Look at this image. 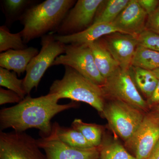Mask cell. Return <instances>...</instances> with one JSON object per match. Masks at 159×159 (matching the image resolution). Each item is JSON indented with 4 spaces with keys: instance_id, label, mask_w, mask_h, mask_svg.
<instances>
[{
    "instance_id": "1",
    "label": "cell",
    "mask_w": 159,
    "mask_h": 159,
    "mask_svg": "<svg viewBox=\"0 0 159 159\" xmlns=\"http://www.w3.org/2000/svg\"><path fill=\"white\" fill-rule=\"evenodd\" d=\"M59 100L49 93L36 98L29 95L16 105L2 109L0 111L1 131L11 128L15 131L23 132L35 128L39 130L41 137L48 136L52 131L51 119L63 111L77 106L74 102L59 104Z\"/></svg>"
},
{
    "instance_id": "2",
    "label": "cell",
    "mask_w": 159,
    "mask_h": 159,
    "mask_svg": "<svg viewBox=\"0 0 159 159\" xmlns=\"http://www.w3.org/2000/svg\"><path fill=\"white\" fill-rule=\"evenodd\" d=\"M76 2L74 0H46L29 8L20 19L24 25L21 32L25 43L42 37L50 31L55 32Z\"/></svg>"
},
{
    "instance_id": "3",
    "label": "cell",
    "mask_w": 159,
    "mask_h": 159,
    "mask_svg": "<svg viewBox=\"0 0 159 159\" xmlns=\"http://www.w3.org/2000/svg\"><path fill=\"white\" fill-rule=\"evenodd\" d=\"M65 69L63 77L54 80L48 93L54 95L58 100L69 99L85 102L102 113L106 97L102 87L92 82L68 66H65Z\"/></svg>"
},
{
    "instance_id": "4",
    "label": "cell",
    "mask_w": 159,
    "mask_h": 159,
    "mask_svg": "<svg viewBox=\"0 0 159 159\" xmlns=\"http://www.w3.org/2000/svg\"><path fill=\"white\" fill-rule=\"evenodd\" d=\"M102 114L111 129L126 143L134 136L145 116L140 109L114 99L105 104Z\"/></svg>"
},
{
    "instance_id": "5",
    "label": "cell",
    "mask_w": 159,
    "mask_h": 159,
    "mask_svg": "<svg viewBox=\"0 0 159 159\" xmlns=\"http://www.w3.org/2000/svg\"><path fill=\"white\" fill-rule=\"evenodd\" d=\"M41 45L40 51L29 63L23 79L24 90L29 96L32 89L37 88L46 71L52 66L55 59L65 52L66 44L55 39L53 34L43 36Z\"/></svg>"
},
{
    "instance_id": "6",
    "label": "cell",
    "mask_w": 159,
    "mask_h": 159,
    "mask_svg": "<svg viewBox=\"0 0 159 159\" xmlns=\"http://www.w3.org/2000/svg\"><path fill=\"white\" fill-rule=\"evenodd\" d=\"M58 65L70 66L100 86L105 83V80L98 70L93 53L87 44H66L64 54L57 57L52 66Z\"/></svg>"
},
{
    "instance_id": "7",
    "label": "cell",
    "mask_w": 159,
    "mask_h": 159,
    "mask_svg": "<svg viewBox=\"0 0 159 159\" xmlns=\"http://www.w3.org/2000/svg\"><path fill=\"white\" fill-rule=\"evenodd\" d=\"M37 140L25 132H0V159H47Z\"/></svg>"
},
{
    "instance_id": "8",
    "label": "cell",
    "mask_w": 159,
    "mask_h": 159,
    "mask_svg": "<svg viewBox=\"0 0 159 159\" xmlns=\"http://www.w3.org/2000/svg\"><path fill=\"white\" fill-rule=\"evenodd\" d=\"M105 97L118 99L146 111L148 105L137 89L132 78L129 70L119 67L111 75L105 80L102 86Z\"/></svg>"
},
{
    "instance_id": "9",
    "label": "cell",
    "mask_w": 159,
    "mask_h": 159,
    "mask_svg": "<svg viewBox=\"0 0 159 159\" xmlns=\"http://www.w3.org/2000/svg\"><path fill=\"white\" fill-rule=\"evenodd\" d=\"M102 0H78L55 31L57 35L68 36L84 31L93 23Z\"/></svg>"
},
{
    "instance_id": "10",
    "label": "cell",
    "mask_w": 159,
    "mask_h": 159,
    "mask_svg": "<svg viewBox=\"0 0 159 159\" xmlns=\"http://www.w3.org/2000/svg\"><path fill=\"white\" fill-rule=\"evenodd\" d=\"M159 140V119L151 112L143 121L130 141L126 143L133 149L137 159H148Z\"/></svg>"
},
{
    "instance_id": "11",
    "label": "cell",
    "mask_w": 159,
    "mask_h": 159,
    "mask_svg": "<svg viewBox=\"0 0 159 159\" xmlns=\"http://www.w3.org/2000/svg\"><path fill=\"white\" fill-rule=\"evenodd\" d=\"M38 145L44 151L47 159H98V147L80 149L73 148L59 140L51 131L48 136L37 140Z\"/></svg>"
},
{
    "instance_id": "12",
    "label": "cell",
    "mask_w": 159,
    "mask_h": 159,
    "mask_svg": "<svg viewBox=\"0 0 159 159\" xmlns=\"http://www.w3.org/2000/svg\"><path fill=\"white\" fill-rule=\"evenodd\" d=\"M103 42L106 48L123 70H129L137 46L136 36L122 33L111 34Z\"/></svg>"
},
{
    "instance_id": "13",
    "label": "cell",
    "mask_w": 159,
    "mask_h": 159,
    "mask_svg": "<svg viewBox=\"0 0 159 159\" xmlns=\"http://www.w3.org/2000/svg\"><path fill=\"white\" fill-rule=\"evenodd\" d=\"M148 16L137 0H129L112 24L121 33L137 36L146 29Z\"/></svg>"
},
{
    "instance_id": "14",
    "label": "cell",
    "mask_w": 159,
    "mask_h": 159,
    "mask_svg": "<svg viewBox=\"0 0 159 159\" xmlns=\"http://www.w3.org/2000/svg\"><path fill=\"white\" fill-rule=\"evenodd\" d=\"M118 32L121 33L112 23H99L93 24L88 29L77 34L68 36L55 35V38L65 44H88L99 39L104 35Z\"/></svg>"
},
{
    "instance_id": "15",
    "label": "cell",
    "mask_w": 159,
    "mask_h": 159,
    "mask_svg": "<svg viewBox=\"0 0 159 159\" xmlns=\"http://www.w3.org/2000/svg\"><path fill=\"white\" fill-rule=\"evenodd\" d=\"M38 50L29 47L23 50H10L0 54V66L13 71L20 76L27 70L29 63L38 54Z\"/></svg>"
},
{
    "instance_id": "16",
    "label": "cell",
    "mask_w": 159,
    "mask_h": 159,
    "mask_svg": "<svg viewBox=\"0 0 159 159\" xmlns=\"http://www.w3.org/2000/svg\"><path fill=\"white\" fill-rule=\"evenodd\" d=\"M93 53L95 64L105 80L110 77L120 67L104 43L99 39L88 44Z\"/></svg>"
},
{
    "instance_id": "17",
    "label": "cell",
    "mask_w": 159,
    "mask_h": 159,
    "mask_svg": "<svg viewBox=\"0 0 159 159\" xmlns=\"http://www.w3.org/2000/svg\"><path fill=\"white\" fill-rule=\"evenodd\" d=\"M52 131L60 141L73 148L88 149L95 147L82 134L72 127H62L55 122L52 124Z\"/></svg>"
},
{
    "instance_id": "18",
    "label": "cell",
    "mask_w": 159,
    "mask_h": 159,
    "mask_svg": "<svg viewBox=\"0 0 159 159\" xmlns=\"http://www.w3.org/2000/svg\"><path fill=\"white\" fill-rule=\"evenodd\" d=\"M129 2V0L103 1L97 10L93 24H111Z\"/></svg>"
},
{
    "instance_id": "19",
    "label": "cell",
    "mask_w": 159,
    "mask_h": 159,
    "mask_svg": "<svg viewBox=\"0 0 159 159\" xmlns=\"http://www.w3.org/2000/svg\"><path fill=\"white\" fill-rule=\"evenodd\" d=\"M131 66L150 71L159 68V52L138 45L132 61Z\"/></svg>"
},
{
    "instance_id": "20",
    "label": "cell",
    "mask_w": 159,
    "mask_h": 159,
    "mask_svg": "<svg viewBox=\"0 0 159 159\" xmlns=\"http://www.w3.org/2000/svg\"><path fill=\"white\" fill-rule=\"evenodd\" d=\"M132 67L137 86L145 97L149 99L156 88L159 79L152 71Z\"/></svg>"
},
{
    "instance_id": "21",
    "label": "cell",
    "mask_w": 159,
    "mask_h": 159,
    "mask_svg": "<svg viewBox=\"0 0 159 159\" xmlns=\"http://www.w3.org/2000/svg\"><path fill=\"white\" fill-rule=\"evenodd\" d=\"M72 128L82 134L94 147H99L102 144V129L100 125L85 123L77 119L72 122Z\"/></svg>"
},
{
    "instance_id": "22",
    "label": "cell",
    "mask_w": 159,
    "mask_h": 159,
    "mask_svg": "<svg viewBox=\"0 0 159 159\" xmlns=\"http://www.w3.org/2000/svg\"><path fill=\"white\" fill-rule=\"evenodd\" d=\"M23 41L21 31L11 33L5 26L0 27V52H6L10 50H23L28 48Z\"/></svg>"
},
{
    "instance_id": "23",
    "label": "cell",
    "mask_w": 159,
    "mask_h": 159,
    "mask_svg": "<svg viewBox=\"0 0 159 159\" xmlns=\"http://www.w3.org/2000/svg\"><path fill=\"white\" fill-rule=\"evenodd\" d=\"M36 1L30 0H5L2 7L6 18L9 21L20 19L25 11Z\"/></svg>"
},
{
    "instance_id": "24",
    "label": "cell",
    "mask_w": 159,
    "mask_h": 159,
    "mask_svg": "<svg viewBox=\"0 0 159 159\" xmlns=\"http://www.w3.org/2000/svg\"><path fill=\"white\" fill-rule=\"evenodd\" d=\"M99 148V154L98 159H137L129 153L119 142L101 145Z\"/></svg>"
},
{
    "instance_id": "25",
    "label": "cell",
    "mask_w": 159,
    "mask_h": 159,
    "mask_svg": "<svg viewBox=\"0 0 159 159\" xmlns=\"http://www.w3.org/2000/svg\"><path fill=\"white\" fill-rule=\"evenodd\" d=\"M0 85L15 92L22 99H25L26 94L23 87V79H18L14 72L0 68Z\"/></svg>"
},
{
    "instance_id": "26",
    "label": "cell",
    "mask_w": 159,
    "mask_h": 159,
    "mask_svg": "<svg viewBox=\"0 0 159 159\" xmlns=\"http://www.w3.org/2000/svg\"><path fill=\"white\" fill-rule=\"evenodd\" d=\"M139 45L159 52V34L145 29L136 36Z\"/></svg>"
},
{
    "instance_id": "27",
    "label": "cell",
    "mask_w": 159,
    "mask_h": 159,
    "mask_svg": "<svg viewBox=\"0 0 159 159\" xmlns=\"http://www.w3.org/2000/svg\"><path fill=\"white\" fill-rule=\"evenodd\" d=\"M23 99L15 92L0 88V105L8 103H19Z\"/></svg>"
},
{
    "instance_id": "28",
    "label": "cell",
    "mask_w": 159,
    "mask_h": 159,
    "mask_svg": "<svg viewBox=\"0 0 159 159\" xmlns=\"http://www.w3.org/2000/svg\"><path fill=\"white\" fill-rule=\"evenodd\" d=\"M146 29L159 34V6L153 13L148 16Z\"/></svg>"
},
{
    "instance_id": "29",
    "label": "cell",
    "mask_w": 159,
    "mask_h": 159,
    "mask_svg": "<svg viewBox=\"0 0 159 159\" xmlns=\"http://www.w3.org/2000/svg\"><path fill=\"white\" fill-rule=\"evenodd\" d=\"M142 9L145 10L148 15L153 13L159 6L158 0H137Z\"/></svg>"
},
{
    "instance_id": "30",
    "label": "cell",
    "mask_w": 159,
    "mask_h": 159,
    "mask_svg": "<svg viewBox=\"0 0 159 159\" xmlns=\"http://www.w3.org/2000/svg\"><path fill=\"white\" fill-rule=\"evenodd\" d=\"M147 103L149 106L158 105L159 104V79L156 88L151 97L148 99Z\"/></svg>"
},
{
    "instance_id": "31",
    "label": "cell",
    "mask_w": 159,
    "mask_h": 159,
    "mask_svg": "<svg viewBox=\"0 0 159 159\" xmlns=\"http://www.w3.org/2000/svg\"><path fill=\"white\" fill-rule=\"evenodd\" d=\"M148 159H159V140L156 144Z\"/></svg>"
},
{
    "instance_id": "32",
    "label": "cell",
    "mask_w": 159,
    "mask_h": 159,
    "mask_svg": "<svg viewBox=\"0 0 159 159\" xmlns=\"http://www.w3.org/2000/svg\"><path fill=\"white\" fill-rule=\"evenodd\" d=\"M152 113L159 119V104L156 106L154 110L152 112Z\"/></svg>"
},
{
    "instance_id": "33",
    "label": "cell",
    "mask_w": 159,
    "mask_h": 159,
    "mask_svg": "<svg viewBox=\"0 0 159 159\" xmlns=\"http://www.w3.org/2000/svg\"><path fill=\"white\" fill-rule=\"evenodd\" d=\"M152 71L153 72L155 76L157 77L158 79H159V68Z\"/></svg>"
}]
</instances>
